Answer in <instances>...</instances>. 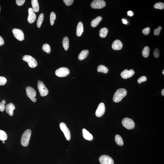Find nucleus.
Instances as JSON below:
<instances>
[{"mask_svg": "<svg viewBox=\"0 0 164 164\" xmlns=\"http://www.w3.org/2000/svg\"><path fill=\"white\" fill-rule=\"evenodd\" d=\"M127 93L126 90L123 88L119 89L114 93L113 100L115 103H119L126 96Z\"/></svg>", "mask_w": 164, "mask_h": 164, "instance_id": "nucleus-1", "label": "nucleus"}, {"mask_svg": "<svg viewBox=\"0 0 164 164\" xmlns=\"http://www.w3.org/2000/svg\"><path fill=\"white\" fill-rule=\"evenodd\" d=\"M31 134V131L30 129L26 130L23 133L21 139V144L23 146L26 147L28 145Z\"/></svg>", "mask_w": 164, "mask_h": 164, "instance_id": "nucleus-2", "label": "nucleus"}, {"mask_svg": "<svg viewBox=\"0 0 164 164\" xmlns=\"http://www.w3.org/2000/svg\"><path fill=\"white\" fill-rule=\"evenodd\" d=\"M23 61L28 63L29 67L31 68L36 67L38 64L37 61L33 57L30 55H25L23 57Z\"/></svg>", "mask_w": 164, "mask_h": 164, "instance_id": "nucleus-3", "label": "nucleus"}, {"mask_svg": "<svg viewBox=\"0 0 164 164\" xmlns=\"http://www.w3.org/2000/svg\"><path fill=\"white\" fill-rule=\"evenodd\" d=\"M38 87L40 95L42 97L46 96L47 95L49 91L45 85L42 81H38Z\"/></svg>", "mask_w": 164, "mask_h": 164, "instance_id": "nucleus-4", "label": "nucleus"}, {"mask_svg": "<svg viewBox=\"0 0 164 164\" xmlns=\"http://www.w3.org/2000/svg\"><path fill=\"white\" fill-rule=\"evenodd\" d=\"M122 124L125 128L128 129H134L135 126V123L134 121L128 118H124L122 120Z\"/></svg>", "mask_w": 164, "mask_h": 164, "instance_id": "nucleus-5", "label": "nucleus"}, {"mask_svg": "<svg viewBox=\"0 0 164 164\" xmlns=\"http://www.w3.org/2000/svg\"><path fill=\"white\" fill-rule=\"evenodd\" d=\"M26 93L28 97L30 98L32 102L35 103L37 99L35 98L36 95V92L35 89L30 86H28L26 88Z\"/></svg>", "mask_w": 164, "mask_h": 164, "instance_id": "nucleus-6", "label": "nucleus"}, {"mask_svg": "<svg viewBox=\"0 0 164 164\" xmlns=\"http://www.w3.org/2000/svg\"><path fill=\"white\" fill-rule=\"evenodd\" d=\"M106 3L103 0H95L91 3V7L95 9H101L105 7Z\"/></svg>", "mask_w": 164, "mask_h": 164, "instance_id": "nucleus-7", "label": "nucleus"}, {"mask_svg": "<svg viewBox=\"0 0 164 164\" xmlns=\"http://www.w3.org/2000/svg\"><path fill=\"white\" fill-rule=\"evenodd\" d=\"M70 73V71L67 68L62 67L57 69L55 71V75L57 76L64 77L67 76Z\"/></svg>", "mask_w": 164, "mask_h": 164, "instance_id": "nucleus-8", "label": "nucleus"}, {"mask_svg": "<svg viewBox=\"0 0 164 164\" xmlns=\"http://www.w3.org/2000/svg\"><path fill=\"white\" fill-rule=\"evenodd\" d=\"M60 127L62 131L64 133L67 140L68 141L70 140L71 138L70 131L65 124L63 122L61 123L60 124Z\"/></svg>", "mask_w": 164, "mask_h": 164, "instance_id": "nucleus-9", "label": "nucleus"}, {"mask_svg": "<svg viewBox=\"0 0 164 164\" xmlns=\"http://www.w3.org/2000/svg\"><path fill=\"white\" fill-rule=\"evenodd\" d=\"M99 161L101 164H114L113 160L110 156L107 155H103L99 158Z\"/></svg>", "mask_w": 164, "mask_h": 164, "instance_id": "nucleus-10", "label": "nucleus"}, {"mask_svg": "<svg viewBox=\"0 0 164 164\" xmlns=\"http://www.w3.org/2000/svg\"><path fill=\"white\" fill-rule=\"evenodd\" d=\"M12 32L15 38L19 41H21L24 40V33L21 29H13Z\"/></svg>", "mask_w": 164, "mask_h": 164, "instance_id": "nucleus-11", "label": "nucleus"}, {"mask_svg": "<svg viewBox=\"0 0 164 164\" xmlns=\"http://www.w3.org/2000/svg\"><path fill=\"white\" fill-rule=\"evenodd\" d=\"M105 106L104 104L101 103L99 104L95 112V115L97 117H101L104 114Z\"/></svg>", "mask_w": 164, "mask_h": 164, "instance_id": "nucleus-12", "label": "nucleus"}, {"mask_svg": "<svg viewBox=\"0 0 164 164\" xmlns=\"http://www.w3.org/2000/svg\"><path fill=\"white\" fill-rule=\"evenodd\" d=\"M134 74V71L133 69L128 70L127 69H126L121 73V76L124 79H126L132 77Z\"/></svg>", "mask_w": 164, "mask_h": 164, "instance_id": "nucleus-13", "label": "nucleus"}, {"mask_svg": "<svg viewBox=\"0 0 164 164\" xmlns=\"http://www.w3.org/2000/svg\"><path fill=\"white\" fill-rule=\"evenodd\" d=\"M28 17L27 20L30 24H32L35 22L36 20V16L33 9L30 8L28 9Z\"/></svg>", "mask_w": 164, "mask_h": 164, "instance_id": "nucleus-14", "label": "nucleus"}, {"mask_svg": "<svg viewBox=\"0 0 164 164\" xmlns=\"http://www.w3.org/2000/svg\"><path fill=\"white\" fill-rule=\"evenodd\" d=\"M15 109L14 105L11 103L8 104L5 107L6 112L10 116H13V111Z\"/></svg>", "mask_w": 164, "mask_h": 164, "instance_id": "nucleus-15", "label": "nucleus"}, {"mask_svg": "<svg viewBox=\"0 0 164 164\" xmlns=\"http://www.w3.org/2000/svg\"><path fill=\"white\" fill-rule=\"evenodd\" d=\"M123 47V44L122 42L118 40L114 41L112 45V48L115 50H120Z\"/></svg>", "mask_w": 164, "mask_h": 164, "instance_id": "nucleus-16", "label": "nucleus"}, {"mask_svg": "<svg viewBox=\"0 0 164 164\" xmlns=\"http://www.w3.org/2000/svg\"><path fill=\"white\" fill-rule=\"evenodd\" d=\"M84 31V27L83 23L79 22L77 25L76 29V35L77 36H81Z\"/></svg>", "mask_w": 164, "mask_h": 164, "instance_id": "nucleus-17", "label": "nucleus"}, {"mask_svg": "<svg viewBox=\"0 0 164 164\" xmlns=\"http://www.w3.org/2000/svg\"><path fill=\"white\" fill-rule=\"evenodd\" d=\"M83 137L86 140L91 141L93 139L92 135L84 128L83 129Z\"/></svg>", "mask_w": 164, "mask_h": 164, "instance_id": "nucleus-18", "label": "nucleus"}, {"mask_svg": "<svg viewBox=\"0 0 164 164\" xmlns=\"http://www.w3.org/2000/svg\"><path fill=\"white\" fill-rule=\"evenodd\" d=\"M89 54V51L88 50L82 51L78 55V58L80 61H82L86 58Z\"/></svg>", "mask_w": 164, "mask_h": 164, "instance_id": "nucleus-19", "label": "nucleus"}, {"mask_svg": "<svg viewBox=\"0 0 164 164\" xmlns=\"http://www.w3.org/2000/svg\"><path fill=\"white\" fill-rule=\"evenodd\" d=\"M102 17L99 16L95 18L92 21L91 23V26L92 27H95L98 25L99 23L102 21Z\"/></svg>", "mask_w": 164, "mask_h": 164, "instance_id": "nucleus-20", "label": "nucleus"}, {"mask_svg": "<svg viewBox=\"0 0 164 164\" xmlns=\"http://www.w3.org/2000/svg\"><path fill=\"white\" fill-rule=\"evenodd\" d=\"M31 4L34 12H38L39 11V7L38 1L37 0H32Z\"/></svg>", "mask_w": 164, "mask_h": 164, "instance_id": "nucleus-21", "label": "nucleus"}, {"mask_svg": "<svg viewBox=\"0 0 164 164\" xmlns=\"http://www.w3.org/2000/svg\"><path fill=\"white\" fill-rule=\"evenodd\" d=\"M62 44L65 50L67 51L69 47V40L68 37L66 36L63 38Z\"/></svg>", "mask_w": 164, "mask_h": 164, "instance_id": "nucleus-22", "label": "nucleus"}, {"mask_svg": "<svg viewBox=\"0 0 164 164\" xmlns=\"http://www.w3.org/2000/svg\"><path fill=\"white\" fill-rule=\"evenodd\" d=\"M108 32V29L104 27L100 29L99 32V35L101 38H105L107 35Z\"/></svg>", "mask_w": 164, "mask_h": 164, "instance_id": "nucleus-23", "label": "nucleus"}, {"mask_svg": "<svg viewBox=\"0 0 164 164\" xmlns=\"http://www.w3.org/2000/svg\"><path fill=\"white\" fill-rule=\"evenodd\" d=\"M97 70L99 72H102L103 73L106 74L108 72L109 69L105 66L101 65L98 67Z\"/></svg>", "mask_w": 164, "mask_h": 164, "instance_id": "nucleus-24", "label": "nucleus"}, {"mask_svg": "<svg viewBox=\"0 0 164 164\" xmlns=\"http://www.w3.org/2000/svg\"><path fill=\"white\" fill-rule=\"evenodd\" d=\"M115 141L116 143L119 146H122L123 145V141L122 137L119 135H117L115 137Z\"/></svg>", "mask_w": 164, "mask_h": 164, "instance_id": "nucleus-25", "label": "nucleus"}, {"mask_svg": "<svg viewBox=\"0 0 164 164\" xmlns=\"http://www.w3.org/2000/svg\"><path fill=\"white\" fill-rule=\"evenodd\" d=\"M44 14L43 13H41L39 16L37 21V26L39 28L41 27L42 24L44 19Z\"/></svg>", "mask_w": 164, "mask_h": 164, "instance_id": "nucleus-26", "label": "nucleus"}, {"mask_svg": "<svg viewBox=\"0 0 164 164\" xmlns=\"http://www.w3.org/2000/svg\"><path fill=\"white\" fill-rule=\"evenodd\" d=\"M150 52V48L148 46H146L142 51V55L145 58H147L149 56Z\"/></svg>", "mask_w": 164, "mask_h": 164, "instance_id": "nucleus-27", "label": "nucleus"}, {"mask_svg": "<svg viewBox=\"0 0 164 164\" xmlns=\"http://www.w3.org/2000/svg\"><path fill=\"white\" fill-rule=\"evenodd\" d=\"M7 134L4 131L0 130V140L4 141L7 140Z\"/></svg>", "mask_w": 164, "mask_h": 164, "instance_id": "nucleus-28", "label": "nucleus"}, {"mask_svg": "<svg viewBox=\"0 0 164 164\" xmlns=\"http://www.w3.org/2000/svg\"><path fill=\"white\" fill-rule=\"evenodd\" d=\"M56 18V15L54 12H51L50 15V22L51 25H53Z\"/></svg>", "mask_w": 164, "mask_h": 164, "instance_id": "nucleus-29", "label": "nucleus"}, {"mask_svg": "<svg viewBox=\"0 0 164 164\" xmlns=\"http://www.w3.org/2000/svg\"><path fill=\"white\" fill-rule=\"evenodd\" d=\"M43 50L48 54L50 53L51 48L48 44H45L43 45L42 47Z\"/></svg>", "mask_w": 164, "mask_h": 164, "instance_id": "nucleus-30", "label": "nucleus"}, {"mask_svg": "<svg viewBox=\"0 0 164 164\" xmlns=\"http://www.w3.org/2000/svg\"><path fill=\"white\" fill-rule=\"evenodd\" d=\"M154 7L156 9L163 10L164 8V4L163 3L161 2L157 3L154 5Z\"/></svg>", "mask_w": 164, "mask_h": 164, "instance_id": "nucleus-31", "label": "nucleus"}, {"mask_svg": "<svg viewBox=\"0 0 164 164\" xmlns=\"http://www.w3.org/2000/svg\"><path fill=\"white\" fill-rule=\"evenodd\" d=\"M6 101L5 100H3L1 102H0V111L2 112H4L5 109V104Z\"/></svg>", "mask_w": 164, "mask_h": 164, "instance_id": "nucleus-32", "label": "nucleus"}, {"mask_svg": "<svg viewBox=\"0 0 164 164\" xmlns=\"http://www.w3.org/2000/svg\"><path fill=\"white\" fill-rule=\"evenodd\" d=\"M7 82V79L5 77L0 76V86H4Z\"/></svg>", "mask_w": 164, "mask_h": 164, "instance_id": "nucleus-33", "label": "nucleus"}, {"mask_svg": "<svg viewBox=\"0 0 164 164\" xmlns=\"http://www.w3.org/2000/svg\"><path fill=\"white\" fill-rule=\"evenodd\" d=\"M162 27L161 26H159L157 29H155L154 31V34L155 36H158L160 35V31L161 30Z\"/></svg>", "mask_w": 164, "mask_h": 164, "instance_id": "nucleus-34", "label": "nucleus"}, {"mask_svg": "<svg viewBox=\"0 0 164 164\" xmlns=\"http://www.w3.org/2000/svg\"><path fill=\"white\" fill-rule=\"evenodd\" d=\"M147 80V78L146 76H143L141 77L140 78H139L137 80L138 83L139 84H140L142 83V82L146 81Z\"/></svg>", "mask_w": 164, "mask_h": 164, "instance_id": "nucleus-35", "label": "nucleus"}, {"mask_svg": "<svg viewBox=\"0 0 164 164\" xmlns=\"http://www.w3.org/2000/svg\"><path fill=\"white\" fill-rule=\"evenodd\" d=\"M150 31V28L147 27L144 29L142 30V33L145 35H147L149 34Z\"/></svg>", "mask_w": 164, "mask_h": 164, "instance_id": "nucleus-36", "label": "nucleus"}, {"mask_svg": "<svg viewBox=\"0 0 164 164\" xmlns=\"http://www.w3.org/2000/svg\"><path fill=\"white\" fill-rule=\"evenodd\" d=\"M64 4L67 6H70L72 5L73 3V0H64L63 1Z\"/></svg>", "mask_w": 164, "mask_h": 164, "instance_id": "nucleus-37", "label": "nucleus"}, {"mask_svg": "<svg viewBox=\"0 0 164 164\" xmlns=\"http://www.w3.org/2000/svg\"><path fill=\"white\" fill-rule=\"evenodd\" d=\"M160 55V51L158 48H156L154 50V56L156 58H158Z\"/></svg>", "mask_w": 164, "mask_h": 164, "instance_id": "nucleus-38", "label": "nucleus"}, {"mask_svg": "<svg viewBox=\"0 0 164 164\" xmlns=\"http://www.w3.org/2000/svg\"><path fill=\"white\" fill-rule=\"evenodd\" d=\"M16 4L19 6H21L25 2V0H16Z\"/></svg>", "mask_w": 164, "mask_h": 164, "instance_id": "nucleus-39", "label": "nucleus"}, {"mask_svg": "<svg viewBox=\"0 0 164 164\" xmlns=\"http://www.w3.org/2000/svg\"><path fill=\"white\" fill-rule=\"evenodd\" d=\"M4 41L2 37L0 36V46H2L4 44Z\"/></svg>", "mask_w": 164, "mask_h": 164, "instance_id": "nucleus-40", "label": "nucleus"}, {"mask_svg": "<svg viewBox=\"0 0 164 164\" xmlns=\"http://www.w3.org/2000/svg\"><path fill=\"white\" fill-rule=\"evenodd\" d=\"M128 16L130 17H132L134 15V13L132 11H129L127 12Z\"/></svg>", "mask_w": 164, "mask_h": 164, "instance_id": "nucleus-41", "label": "nucleus"}, {"mask_svg": "<svg viewBox=\"0 0 164 164\" xmlns=\"http://www.w3.org/2000/svg\"><path fill=\"white\" fill-rule=\"evenodd\" d=\"M122 21H123V23L124 24H127L128 22L127 21H126V19H122Z\"/></svg>", "mask_w": 164, "mask_h": 164, "instance_id": "nucleus-42", "label": "nucleus"}, {"mask_svg": "<svg viewBox=\"0 0 164 164\" xmlns=\"http://www.w3.org/2000/svg\"><path fill=\"white\" fill-rule=\"evenodd\" d=\"M161 94L163 96H164V89H163L161 91Z\"/></svg>", "mask_w": 164, "mask_h": 164, "instance_id": "nucleus-43", "label": "nucleus"}, {"mask_svg": "<svg viewBox=\"0 0 164 164\" xmlns=\"http://www.w3.org/2000/svg\"><path fill=\"white\" fill-rule=\"evenodd\" d=\"M162 73L163 74V75H164V70H163V71H162Z\"/></svg>", "mask_w": 164, "mask_h": 164, "instance_id": "nucleus-44", "label": "nucleus"}, {"mask_svg": "<svg viewBox=\"0 0 164 164\" xmlns=\"http://www.w3.org/2000/svg\"><path fill=\"white\" fill-rule=\"evenodd\" d=\"M3 143H5V142L4 141H3Z\"/></svg>", "mask_w": 164, "mask_h": 164, "instance_id": "nucleus-45", "label": "nucleus"}, {"mask_svg": "<svg viewBox=\"0 0 164 164\" xmlns=\"http://www.w3.org/2000/svg\"><path fill=\"white\" fill-rule=\"evenodd\" d=\"M1 6H0V11H1Z\"/></svg>", "mask_w": 164, "mask_h": 164, "instance_id": "nucleus-46", "label": "nucleus"}]
</instances>
